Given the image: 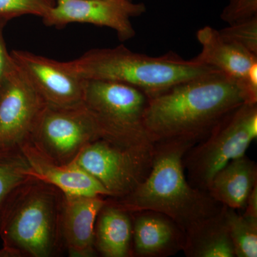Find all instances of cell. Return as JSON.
<instances>
[{"label":"cell","instance_id":"6da1fadb","mask_svg":"<svg viewBox=\"0 0 257 257\" xmlns=\"http://www.w3.org/2000/svg\"><path fill=\"white\" fill-rule=\"evenodd\" d=\"M245 102L239 83L216 71L149 98L145 130L153 143L177 138L199 143Z\"/></svg>","mask_w":257,"mask_h":257},{"label":"cell","instance_id":"7a4b0ae2","mask_svg":"<svg viewBox=\"0 0 257 257\" xmlns=\"http://www.w3.org/2000/svg\"><path fill=\"white\" fill-rule=\"evenodd\" d=\"M197 140L177 138L155 143L153 163L143 183L127 195L108 200L125 210H151L168 216L184 232L217 214L224 206L207 191L192 187L186 176L184 157Z\"/></svg>","mask_w":257,"mask_h":257},{"label":"cell","instance_id":"3957f363","mask_svg":"<svg viewBox=\"0 0 257 257\" xmlns=\"http://www.w3.org/2000/svg\"><path fill=\"white\" fill-rule=\"evenodd\" d=\"M65 197L55 186L33 177L12 192L0 211V237L8 257L62 254Z\"/></svg>","mask_w":257,"mask_h":257},{"label":"cell","instance_id":"277c9868","mask_svg":"<svg viewBox=\"0 0 257 257\" xmlns=\"http://www.w3.org/2000/svg\"><path fill=\"white\" fill-rule=\"evenodd\" d=\"M66 64L85 80L122 83L143 91L149 98L179 83L217 71L193 59L184 60L175 52L151 57L133 52L123 45L92 49Z\"/></svg>","mask_w":257,"mask_h":257},{"label":"cell","instance_id":"5b68a950","mask_svg":"<svg viewBox=\"0 0 257 257\" xmlns=\"http://www.w3.org/2000/svg\"><path fill=\"white\" fill-rule=\"evenodd\" d=\"M256 138L257 103H243L186 153L184 167L189 184L208 192L216 174L231 161L245 156Z\"/></svg>","mask_w":257,"mask_h":257},{"label":"cell","instance_id":"8992f818","mask_svg":"<svg viewBox=\"0 0 257 257\" xmlns=\"http://www.w3.org/2000/svg\"><path fill=\"white\" fill-rule=\"evenodd\" d=\"M149 97L122 83L86 80L84 103L94 116L102 139L121 145L152 142L145 127Z\"/></svg>","mask_w":257,"mask_h":257},{"label":"cell","instance_id":"52a82bcc","mask_svg":"<svg viewBox=\"0 0 257 257\" xmlns=\"http://www.w3.org/2000/svg\"><path fill=\"white\" fill-rule=\"evenodd\" d=\"M155 143L121 145L99 139L89 143L74 161L118 199L143 183L151 171Z\"/></svg>","mask_w":257,"mask_h":257},{"label":"cell","instance_id":"ba28073f","mask_svg":"<svg viewBox=\"0 0 257 257\" xmlns=\"http://www.w3.org/2000/svg\"><path fill=\"white\" fill-rule=\"evenodd\" d=\"M99 139H102L100 128L84 103L74 106L46 104L30 142L54 162L69 165L84 147Z\"/></svg>","mask_w":257,"mask_h":257},{"label":"cell","instance_id":"9c48e42d","mask_svg":"<svg viewBox=\"0 0 257 257\" xmlns=\"http://www.w3.org/2000/svg\"><path fill=\"white\" fill-rule=\"evenodd\" d=\"M46 104L13 59L0 87V148L21 150L30 142Z\"/></svg>","mask_w":257,"mask_h":257},{"label":"cell","instance_id":"30bf717a","mask_svg":"<svg viewBox=\"0 0 257 257\" xmlns=\"http://www.w3.org/2000/svg\"><path fill=\"white\" fill-rule=\"evenodd\" d=\"M147 11L144 3L130 0H55L42 17L47 27L64 28L72 23H85L114 30L121 42L136 35L131 19Z\"/></svg>","mask_w":257,"mask_h":257},{"label":"cell","instance_id":"8fae6325","mask_svg":"<svg viewBox=\"0 0 257 257\" xmlns=\"http://www.w3.org/2000/svg\"><path fill=\"white\" fill-rule=\"evenodd\" d=\"M13 60L48 105L74 106L83 104L85 79L58 62L24 50L10 52Z\"/></svg>","mask_w":257,"mask_h":257},{"label":"cell","instance_id":"7c38bea8","mask_svg":"<svg viewBox=\"0 0 257 257\" xmlns=\"http://www.w3.org/2000/svg\"><path fill=\"white\" fill-rule=\"evenodd\" d=\"M131 213L133 256L167 257L183 251L185 232L168 216L151 210Z\"/></svg>","mask_w":257,"mask_h":257},{"label":"cell","instance_id":"4fadbf2b","mask_svg":"<svg viewBox=\"0 0 257 257\" xmlns=\"http://www.w3.org/2000/svg\"><path fill=\"white\" fill-rule=\"evenodd\" d=\"M32 177L55 186L65 195L109 197L106 189L85 170L72 162L60 165L28 142L21 148Z\"/></svg>","mask_w":257,"mask_h":257},{"label":"cell","instance_id":"5bb4252c","mask_svg":"<svg viewBox=\"0 0 257 257\" xmlns=\"http://www.w3.org/2000/svg\"><path fill=\"white\" fill-rule=\"evenodd\" d=\"M106 197L66 195L62 216V236L65 251L72 257H92L94 226Z\"/></svg>","mask_w":257,"mask_h":257},{"label":"cell","instance_id":"9a60e30c","mask_svg":"<svg viewBox=\"0 0 257 257\" xmlns=\"http://www.w3.org/2000/svg\"><path fill=\"white\" fill-rule=\"evenodd\" d=\"M197 38L202 50L193 60L224 74L242 87L248 70L257 62V56L224 40L219 30L210 26L198 30Z\"/></svg>","mask_w":257,"mask_h":257},{"label":"cell","instance_id":"2e32d148","mask_svg":"<svg viewBox=\"0 0 257 257\" xmlns=\"http://www.w3.org/2000/svg\"><path fill=\"white\" fill-rule=\"evenodd\" d=\"M133 216L130 211L108 200L94 226V247L104 257L133 256Z\"/></svg>","mask_w":257,"mask_h":257},{"label":"cell","instance_id":"e0dca14e","mask_svg":"<svg viewBox=\"0 0 257 257\" xmlns=\"http://www.w3.org/2000/svg\"><path fill=\"white\" fill-rule=\"evenodd\" d=\"M257 184V167L247 157L230 162L213 177L208 192L224 207L243 210L248 195Z\"/></svg>","mask_w":257,"mask_h":257},{"label":"cell","instance_id":"ac0fdd59","mask_svg":"<svg viewBox=\"0 0 257 257\" xmlns=\"http://www.w3.org/2000/svg\"><path fill=\"white\" fill-rule=\"evenodd\" d=\"M226 207L202 219L185 232L183 252L187 257H236L226 221Z\"/></svg>","mask_w":257,"mask_h":257},{"label":"cell","instance_id":"d6986e66","mask_svg":"<svg viewBox=\"0 0 257 257\" xmlns=\"http://www.w3.org/2000/svg\"><path fill=\"white\" fill-rule=\"evenodd\" d=\"M32 177L21 150L0 148V211L12 192Z\"/></svg>","mask_w":257,"mask_h":257},{"label":"cell","instance_id":"ffe728a7","mask_svg":"<svg viewBox=\"0 0 257 257\" xmlns=\"http://www.w3.org/2000/svg\"><path fill=\"white\" fill-rule=\"evenodd\" d=\"M225 214L235 256L256 257L257 219L239 214L228 207Z\"/></svg>","mask_w":257,"mask_h":257},{"label":"cell","instance_id":"44dd1931","mask_svg":"<svg viewBox=\"0 0 257 257\" xmlns=\"http://www.w3.org/2000/svg\"><path fill=\"white\" fill-rule=\"evenodd\" d=\"M219 32L224 40L257 56V16L228 25Z\"/></svg>","mask_w":257,"mask_h":257},{"label":"cell","instance_id":"7402d4cb","mask_svg":"<svg viewBox=\"0 0 257 257\" xmlns=\"http://www.w3.org/2000/svg\"><path fill=\"white\" fill-rule=\"evenodd\" d=\"M55 3V0H0V17L8 21L24 15L42 18Z\"/></svg>","mask_w":257,"mask_h":257},{"label":"cell","instance_id":"603a6c76","mask_svg":"<svg viewBox=\"0 0 257 257\" xmlns=\"http://www.w3.org/2000/svg\"><path fill=\"white\" fill-rule=\"evenodd\" d=\"M220 18L228 25L257 16V0H227Z\"/></svg>","mask_w":257,"mask_h":257},{"label":"cell","instance_id":"cb8c5ba5","mask_svg":"<svg viewBox=\"0 0 257 257\" xmlns=\"http://www.w3.org/2000/svg\"><path fill=\"white\" fill-rule=\"evenodd\" d=\"M8 22V20L0 17V87L13 62L11 54L7 49L4 39V29Z\"/></svg>","mask_w":257,"mask_h":257},{"label":"cell","instance_id":"d4e9b609","mask_svg":"<svg viewBox=\"0 0 257 257\" xmlns=\"http://www.w3.org/2000/svg\"><path fill=\"white\" fill-rule=\"evenodd\" d=\"M243 209V215L257 219V184H255L248 195L246 205Z\"/></svg>","mask_w":257,"mask_h":257},{"label":"cell","instance_id":"484cf974","mask_svg":"<svg viewBox=\"0 0 257 257\" xmlns=\"http://www.w3.org/2000/svg\"><path fill=\"white\" fill-rule=\"evenodd\" d=\"M130 1H133V0H130Z\"/></svg>","mask_w":257,"mask_h":257}]
</instances>
